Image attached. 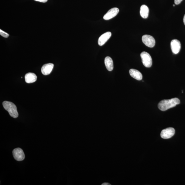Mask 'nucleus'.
<instances>
[{"mask_svg":"<svg viewBox=\"0 0 185 185\" xmlns=\"http://www.w3.org/2000/svg\"><path fill=\"white\" fill-rule=\"evenodd\" d=\"M104 62L107 69L109 71H112L114 68V64L111 58L107 56L104 59Z\"/></svg>","mask_w":185,"mask_h":185,"instance_id":"13","label":"nucleus"},{"mask_svg":"<svg viewBox=\"0 0 185 185\" xmlns=\"http://www.w3.org/2000/svg\"><path fill=\"white\" fill-rule=\"evenodd\" d=\"M170 45L173 53L174 54H177L181 50V44L180 42L177 39H173L171 41Z\"/></svg>","mask_w":185,"mask_h":185,"instance_id":"7","label":"nucleus"},{"mask_svg":"<svg viewBox=\"0 0 185 185\" xmlns=\"http://www.w3.org/2000/svg\"><path fill=\"white\" fill-rule=\"evenodd\" d=\"M4 108L9 112L10 116L15 118L18 117L17 107L11 102L5 101L2 103Z\"/></svg>","mask_w":185,"mask_h":185,"instance_id":"2","label":"nucleus"},{"mask_svg":"<svg viewBox=\"0 0 185 185\" xmlns=\"http://www.w3.org/2000/svg\"><path fill=\"white\" fill-rule=\"evenodd\" d=\"M183 22H184V25H185V14L184 15V17H183Z\"/></svg>","mask_w":185,"mask_h":185,"instance_id":"18","label":"nucleus"},{"mask_svg":"<svg viewBox=\"0 0 185 185\" xmlns=\"http://www.w3.org/2000/svg\"><path fill=\"white\" fill-rule=\"evenodd\" d=\"M142 41L147 46L152 48L155 46V41L153 37L149 35H145L142 37Z\"/></svg>","mask_w":185,"mask_h":185,"instance_id":"4","label":"nucleus"},{"mask_svg":"<svg viewBox=\"0 0 185 185\" xmlns=\"http://www.w3.org/2000/svg\"><path fill=\"white\" fill-rule=\"evenodd\" d=\"M119 11V9L117 8H114L109 10L103 17L104 20H107L116 16Z\"/></svg>","mask_w":185,"mask_h":185,"instance_id":"8","label":"nucleus"},{"mask_svg":"<svg viewBox=\"0 0 185 185\" xmlns=\"http://www.w3.org/2000/svg\"><path fill=\"white\" fill-rule=\"evenodd\" d=\"M34 1L45 3V2H46L48 1V0H34Z\"/></svg>","mask_w":185,"mask_h":185,"instance_id":"17","label":"nucleus"},{"mask_svg":"<svg viewBox=\"0 0 185 185\" xmlns=\"http://www.w3.org/2000/svg\"><path fill=\"white\" fill-rule=\"evenodd\" d=\"M102 185H111L110 184H109V183H103V184H102Z\"/></svg>","mask_w":185,"mask_h":185,"instance_id":"19","label":"nucleus"},{"mask_svg":"<svg viewBox=\"0 0 185 185\" xmlns=\"http://www.w3.org/2000/svg\"><path fill=\"white\" fill-rule=\"evenodd\" d=\"M141 57L144 66L146 68L151 67L152 65V60L149 53L146 52H142L141 53Z\"/></svg>","mask_w":185,"mask_h":185,"instance_id":"3","label":"nucleus"},{"mask_svg":"<svg viewBox=\"0 0 185 185\" xmlns=\"http://www.w3.org/2000/svg\"><path fill=\"white\" fill-rule=\"evenodd\" d=\"M180 103V101L178 98H175L170 100H165L161 101L158 104V106L160 110L165 111L175 107Z\"/></svg>","mask_w":185,"mask_h":185,"instance_id":"1","label":"nucleus"},{"mask_svg":"<svg viewBox=\"0 0 185 185\" xmlns=\"http://www.w3.org/2000/svg\"><path fill=\"white\" fill-rule=\"evenodd\" d=\"M183 0H175V3L176 5H179L181 3Z\"/></svg>","mask_w":185,"mask_h":185,"instance_id":"16","label":"nucleus"},{"mask_svg":"<svg viewBox=\"0 0 185 185\" xmlns=\"http://www.w3.org/2000/svg\"><path fill=\"white\" fill-rule=\"evenodd\" d=\"M111 36V33L110 32H107L102 35L98 39V45L100 46L103 45L110 38Z\"/></svg>","mask_w":185,"mask_h":185,"instance_id":"9","label":"nucleus"},{"mask_svg":"<svg viewBox=\"0 0 185 185\" xmlns=\"http://www.w3.org/2000/svg\"><path fill=\"white\" fill-rule=\"evenodd\" d=\"M14 159L18 161H21L25 159V155L23 150L20 148L15 149L12 151Z\"/></svg>","mask_w":185,"mask_h":185,"instance_id":"5","label":"nucleus"},{"mask_svg":"<svg viewBox=\"0 0 185 185\" xmlns=\"http://www.w3.org/2000/svg\"><path fill=\"white\" fill-rule=\"evenodd\" d=\"M53 67L54 65L52 63L45 64L42 66L41 69L42 74L45 76L49 74L52 71Z\"/></svg>","mask_w":185,"mask_h":185,"instance_id":"10","label":"nucleus"},{"mask_svg":"<svg viewBox=\"0 0 185 185\" xmlns=\"http://www.w3.org/2000/svg\"><path fill=\"white\" fill-rule=\"evenodd\" d=\"M173 6H175V5H173Z\"/></svg>","mask_w":185,"mask_h":185,"instance_id":"20","label":"nucleus"},{"mask_svg":"<svg viewBox=\"0 0 185 185\" xmlns=\"http://www.w3.org/2000/svg\"><path fill=\"white\" fill-rule=\"evenodd\" d=\"M25 79L26 83L31 84L36 81L37 77L36 74L34 73H28L26 74Z\"/></svg>","mask_w":185,"mask_h":185,"instance_id":"12","label":"nucleus"},{"mask_svg":"<svg viewBox=\"0 0 185 185\" xmlns=\"http://www.w3.org/2000/svg\"><path fill=\"white\" fill-rule=\"evenodd\" d=\"M175 133V130L173 128H168L163 130L160 135L163 139H168L173 137Z\"/></svg>","mask_w":185,"mask_h":185,"instance_id":"6","label":"nucleus"},{"mask_svg":"<svg viewBox=\"0 0 185 185\" xmlns=\"http://www.w3.org/2000/svg\"><path fill=\"white\" fill-rule=\"evenodd\" d=\"M130 76L138 80H141L142 79L143 76L141 72L135 69H131L129 70Z\"/></svg>","mask_w":185,"mask_h":185,"instance_id":"11","label":"nucleus"},{"mask_svg":"<svg viewBox=\"0 0 185 185\" xmlns=\"http://www.w3.org/2000/svg\"><path fill=\"white\" fill-rule=\"evenodd\" d=\"M0 34H1V35L2 36L5 37V38H7V37H9V34L5 33V32L2 31L1 29H0Z\"/></svg>","mask_w":185,"mask_h":185,"instance_id":"15","label":"nucleus"},{"mask_svg":"<svg viewBox=\"0 0 185 185\" xmlns=\"http://www.w3.org/2000/svg\"><path fill=\"white\" fill-rule=\"evenodd\" d=\"M149 9L146 5H143L141 7L140 14L142 17L146 19L148 17Z\"/></svg>","mask_w":185,"mask_h":185,"instance_id":"14","label":"nucleus"}]
</instances>
